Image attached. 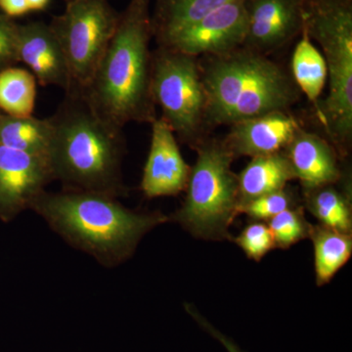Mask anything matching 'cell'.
Segmentation results:
<instances>
[{"instance_id":"7","label":"cell","mask_w":352,"mask_h":352,"mask_svg":"<svg viewBox=\"0 0 352 352\" xmlns=\"http://www.w3.org/2000/svg\"><path fill=\"white\" fill-rule=\"evenodd\" d=\"M119 18L108 0H69L64 12L53 18L50 25L68 63L71 90L82 91L87 87Z\"/></svg>"},{"instance_id":"26","label":"cell","mask_w":352,"mask_h":352,"mask_svg":"<svg viewBox=\"0 0 352 352\" xmlns=\"http://www.w3.org/2000/svg\"><path fill=\"white\" fill-rule=\"evenodd\" d=\"M17 25L6 15L0 14V71L17 63L16 51Z\"/></svg>"},{"instance_id":"16","label":"cell","mask_w":352,"mask_h":352,"mask_svg":"<svg viewBox=\"0 0 352 352\" xmlns=\"http://www.w3.org/2000/svg\"><path fill=\"white\" fill-rule=\"evenodd\" d=\"M302 203L319 224L352 234V186L349 175L330 184L302 188Z\"/></svg>"},{"instance_id":"22","label":"cell","mask_w":352,"mask_h":352,"mask_svg":"<svg viewBox=\"0 0 352 352\" xmlns=\"http://www.w3.org/2000/svg\"><path fill=\"white\" fill-rule=\"evenodd\" d=\"M36 99V80L31 72L16 67L0 71V110L6 115L30 117Z\"/></svg>"},{"instance_id":"25","label":"cell","mask_w":352,"mask_h":352,"mask_svg":"<svg viewBox=\"0 0 352 352\" xmlns=\"http://www.w3.org/2000/svg\"><path fill=\"white\" fill-rule=\"evenodd\" d=\"M230 241H233L245 252L248 258L258 263L272 250L276 249L267 222L261 220H254L245 226L241 233L236 237H231Z\"/></svg>"},{"instance_id":"2","label":"cell","mask_w":352,"mask_h":352,"mask_svg":"<svg viewBox=\"0 0 352 352\" xmlns=\"http://www.w3.org/2000/svg\"><path fill=\"white\" fill-rule=\"evenodd\" d=\"M31 210L68 244L105 267H116L131 258L146 234L170 221L162 212H135L115 197L94 192L45 190Z\"/></svg>"},{"instance_id":"30","label":"cell","mask_w":352,"mask_h":352,"mask_svg":"<svg viewBox=\"0 0 352 352\" xmlns=\"http://www.w3.org/2000/svg\"><path fill=\"white\" fill-rule=\"evenodd\" d=\"M65 1L68 2V1H69V0H65Z\"/></svg>"},{"instance_id":"23","label":"cell","mask_w":352,"mask_h":352,"mask_svg":"<svg viewBox=\"0 0 352 352\" xmlns=\"http://www.w3.org/2000/svg\"><path fill=\"white\" fill-rule=\"evenodd\" d=\"M278 249L288 250L292 245L309 238L312 223L307 219L302 205L288 208L268 220Z\"/></svg>"},{"instance_id":"14","label":"cell","mask_w":352,"mask_h":352,"mask_svg":"<svg viewBox=\"0 0 352 352\" xmlns=\"http://www.w3.org/2000/svg\"><path fill=\"white\" fill-rule=\"evenodd\" d=\"M300 129L287 111H277L231 124L223 143L234 157L282 152Z\"/></svg>"},{"instance_id":"1","label":"cell","mask_w":352,"mask_h":352,"mask_svg":"<svg viewBox=\"0 0 352 352\" xmlns=\"http://www.w3.org/2000/svg\"><path fill=\"white\" fill-rule=\"evenodd\" d=\"M48 161L67 191L126 196L122 129L104 119L78 90H69L55 115Z\"/></svg>"},{"instance_id":"27","label":"cell","mask_w":352,"mask_h":352,"mask_svg":"<svg viewBox=\"0 0 352 352\" xmlns=\"http://www.w3.org/2000/svg\"><path fill=\"white\" fill-rule=\"evenodd\" d=\"M185 308H186L187 312H188V314L191 315L194 319H195V321L199 324V326H200V327L203 329L204 331H206V332L210 333V335L212 336V338H214L215 340H219L220 344L226 347L227 351L245 352L240 349V346H238L235 342H234L233 339H231V338L223 335V333L220 332V331L217 330V329H215L214 326H212V324H210V322L207 320V319L204 318V317L201 316V315L199 314L195 308L192 307L191 305H185Z\"/></svg>"},{"instance_id":"29","label":"cell","mask_w":352,"mask_h":352,"mask_svg":"<svg viewBox=\"0 0 352 352\" xmlns=\"http://www.w3.org/2000/svg\"><path fill=\"white\" fill-rule=\"evenodd\" d=\"M51 0H27L31 11H43L50 6Z\"/></svg>"},{"instance_id":"8","label":"cell","mask_w":352,"mask_h":352,"mask_svg":"<svg viewBox=\"0 0 352 352\" xmlns=\"http://www.w3.org/2000/svg\"><path fill=\"white\" fill-rule=\"evenodd\" d=\"M152 94L162 119L182 140L195 142L206 113L205 88L195 57L159 46L152 55Z\"/></svg>"},{"instance_id":"20","label":"cell","mask_w":352,"mask_h":352,"mask_svg":"<svg viewBox=\"0 0 352 352\" xmlns=\"http://www.w3.org/2000/svg\"><path fill=\"white\" fill-rule=\"evenodd\" d=\"M231 1L233 0H156L153 34L161 43Z\"/></svg>"},{"instance_id":"17","label":"cell","mask_w":352,"mask_h":352,"mask_svg":"<svg viewBox=\"0 0 352 352\" xmlns=\"http://www.w3.org/2000/svg\"><path fill=\"white\" fill-rule=\"evenodd\" d=\"M238 176L240 206L265 194L283 189L296 175L284 152L252 157Z\"/></svg>"},{"instance_id":"9","label":"cell","mask_w":352,"mask_h":352,"mask_svg":"<svg viewBox=\"0 0 352 352\" xmlns=\"http://www.w3.org/2000/svg\"><path fill=\"white\" fill-rule=\"evenodd\" d=\"M247 30V0H233L164 39L159 46L192 57L215 56L244 45Z\"/></svg>"},{"instance_id":"5","label":"cell","mask_w":352,"mask_h":352,"mask_svg":"<svg viewBox=\"0 0 352 352\" xmlns=\"http://www.w3.org/2000/svg\"><path fill=\"white\" fill-rule=\"evenodd\" d=\"M303 32L323 50L329 94L319 113L344 153L352 135V0H305Z\"/></svg>"},{"instance_id":"10","label":"cell","mask_w":352,"mask_h":352,"mask_svg":"<svg viewBox=\"0 0 352 352\" xmlns=\"http://www.w3.org/2000/svg\"><path fill=\"white\" fill-rule=\"evenodd\" d=\"M54 180L47 157L0 145V219L11 221Z\"/></svg>"},{"instance_id":"24","label":"cell","mask_w":352,"mask_h":352,"mask_svg":"<svg viewBox=\"0 0 352 352\" xmlns=\"http://www.w3.org/2000/svg\"><path fill=\"white\" fill-rule=\"evenodd\" d=\"M300 205L298 194L291 186L287 185L283 189L243 204L239 208V214H244L252 220L266 222L280 212Z\"/></svg>"},{"instance_id":"6","label":"cell","mask_w":352,"mask_h":352,"mask_svg":"<svg viewBox=\"0 0 352 352\" xmlns=\"http://www.w3.org/2000/svg\"><path fill=\"white\" fill-rule=\"evenodd\" d=\"M197 151L185 189L186 197L170 220L199 239L230 240L229 228L240 208L238 176L231 170L235 157L223 141H206Z\"/></svg>"},{"instance_id":"21","label":"cell","mask_w":352,"mask_h":352,"mask_svg":"<svg viewBox=\"0 0 352 352\" xmlns=\"http://www.w3.org/2000/svg\"><path fill=\"white\" fill-rule=\"evenodd\" d=\"M292 73L298 90L308 100L317 103L327 82V64L323 54L303 31L292 57Z\"/></svg>"},{"instance_id":"11","label":"cell","mask_w":352,"mask_h":352,"mask_svg":"<svg viewBox=\"0 0 352 352\" xmlns=\"http://www.w3.org/2000/svg\"><path fill=\"white\" fill-rule=\"evenodd\" d=\"M151 126V145L141 190L149 199L178 195L186 189L191 168L183 159L170 126L162 118H157Z\"/></svg>"},{"instance_id":"18","label":"cell","mask_w":352,"mask_h":352,"mask_svg":"<svg viewBox=\"0 0 352 352\" xmlns=\"http://www.w3.org/2000/svg\"><path fill=\"white\" fill-rule=\"evenodd\" d=\"M314 249L317 286L332 281L351 258L352 234L340 232L322 224H312L309 238Z\"/></svg>"},{"instance_id":"19","label":"cell","mask_w":352,"mask_h":352,"mask_svg":"<svg viewBox=\"0 0 352 352\" xmlns=\"http://www.w3.org/2000/svg\"><path fill=\"white\" fill-rule=\"evenodd\" d=\"M52 136L50 118L15 117L0 113V145L47 157Z\"/></svg>"},{"instance_id":"13","label":"cell","mask_w":352,"mask_h":352,"mask_svg":"<svg viewBox=\"0 0 352 352\" xmlns=\"http://www.w3.org/2000/svg\"><path fill=\"white\" fill-rule=\"evenodd\" d=\"M16 51L18 62L31 69L43 87H57L68 92L72 78L66 57L50 25L32 22L17 25Z\"/></svg>"},{"instance_id":"4","label":"cell","mask_w":352,"mask_h":352,"mask_svg":"<svg viewBox=\"0 0 352 352\" xmlns=\"http://www.w3.org/2000/svg\"><path fill=\"white\" fill-rule=\"evenodd\" d=\"M201 74L205 122L210 124L231 126L287 111L300 97L293 78L280 65L245 47L210 56Z\"/></svg>"},{"instance_id":"3","label":"cell","mask_w":352,"mask_h":352,"mask_svg":"<svg viewBox=\"0 0 352 352\" xmlns=\"http://www.w3.org/2000/svg\"><path fill=\"white\" fill-rule=\"evenodd\" d=\"M150 0H131L91 80L80 91L104 119L119 127L157 119L152 94Z\"/></svg>"},{"instance_id":"12","label":"cell","mask_w":352,"mask_h":352,"mask_svg":"<svg viewBox=\"0 0 352 352\" xmlns=\"http://www.w3.org/2000/svg\"><path fill=\"white\" fill-rule=\"evenodd\" d=\"M305 0H247L244 47L263 53L277 50L303 31Z\"/></svg>"},{"instance_id":"28","label":"cell","mask_w":352,"mask_h":352,"mask_svg":"<svg viewBox=\"0 0 352 352\" xmlns=\"http://www.w3.org/2000/svg\"><path fill=\"white\" fill-rule=\"evenodd\" d=\"M0 9L6 17H20L30 12L27 0H0Z\"/></svg>"},{"instance_id":"15","label":"cell","mask_w":352,"mask_h":352,"mask_svg":"<svg viewBox=\"0 0 352 352\" xmlns=\"http://www.w3.org/2000/svg\"><path fill=\"white\" fill-rule=\"evenodd\" d=\"M283 152L302 188L335 183L344 176L337 150L318 134L302 127Z\"/></svg>"}]
</instances>
